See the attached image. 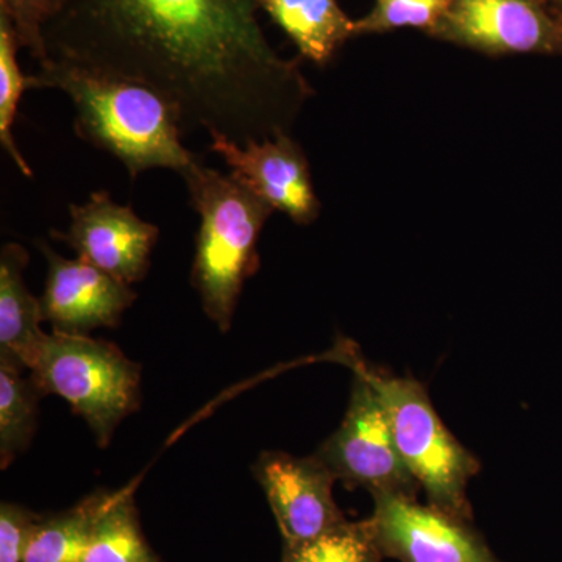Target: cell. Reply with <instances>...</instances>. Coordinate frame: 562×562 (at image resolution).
Returning <instances> with one entry per match:
<instances>
[{
  "label": "cell",
  "mask_w": 562,
  "mask_h": 562,
  "mask_svg": "<svg viewBox=\"0 0 562 562\" xmlns=\"http://www.w3.org/2000/svg\"><path fill=\"white\" fill-rule=\"evenodd\" d=\"M258 10V0H65L43 36L49 60L146 85L183 131L246 144L288 133L312 95Z\"/></svg>",
  "instance_id": "1"
},
{
  "label": "cell",
  "mask_w": 562,
  "mask_h": 562,
  "mask_svg": "<svg viewBox=\"0 0 562 562\" xmlns=\"http://www.w3.org/2000/svg\"><path fill=\"white\" fill-rule=\"evenodd\" d=\"M35 77L38 88L68 94L77 135L124 162L132 177L155 168L180 173L198 160L181 144L179 110L146 85L57 60L41 63Z\"/></svg>",
  "instance_id": "2"
},
{
  "label": "cell",
  "mask_w": 562,
  "mask_h": 562,
  "mask_svg": "<svg viewBox=\"0 0 562 562\" xmlns=\"http://www.w3.org/2000/svg\"><path fill=\"white\" fill-rule=\"evenodd\" d=\"M181 179L191 205L201 216L191 281L203 312L221 331H228L244 283L260 268L258 239L273 210L233 173L224 176L201 160Z\"/></svg>",
  "instance_id": "3"
},
{
  "label": "cell",
  "mask_w": 562,
  "mask_h": 562,
  "mask_svg": "<svg viewBox=\"0 0 562 562\" xmlns=\"http://www.w3.org/2000/svg\"><path fill=\"white\" fill-rule=\"evenodd\" d=\"M379 394L403 462L427 494L430 505L468 520L471 505L468 484L480 471V462L454 439L439 419L424 386L413 379L382 375L355 362Z\"/></svg>",
  "instance_id": "4"
},
{
  "label": "cell",
  "mask_w": 562,
  "mask_h": 562,
  "mask_svg": "<svg viewBox=\"0 0 562 562\" xmlns=\"http://www.w3.org/2000/svg\"><path fill=\"white\" fill-rule=\"evenodd\" d=\"M31 372L41 394L60 395L83 417L99 447L139 405V366L101 339L52 331Z\"/></svg>",
  "instance_id": "5"
},
{
  "label": "cell",
  "mask_w": 562,
  "mask_h": 562,
  "mask_svg": "<svg viewBox=\"0 0 562 562\" xmlns=\"http://www.w3.org/2000/svg\"><path fill=\"white\" fill-rule=\"evenodd\" d=\"M355 373L341 427L316 454L350 486L364 487L372 495L414 497L419 484L398 453L386 409L368 379L358 369Z\"/></svg>",
  "instance_id": "6"
},
{
  "label": "cell",
  "mask_w": 562,
  "mask_h": 562,
  "mask_svg": "<svg viewBox=\"0 0 562 562\" xmlns=\"http://www.w3.org/2000/svg\"><path fill=\"white\" fill-rule=\"evenodd\" d=\"M430 35L483 54L562 57V22L543 0H452Z\"/></svg>",
  "instance_id": "7"
},
{
  "label": "cell",
  "mask_w": 562,
  "mask_h": 562,
  "mask_svg": "<svg viewBox=\"0 0 562 562\" xmlns=\"http://www.w3.org/2000/svg\"><path fill=\"white\" fill-rule=\"evenodd\" d=\"M373 501L375 508L366 522L383 557L401 562H497L465 520L406 495L376 494Z\"/></svg>",
  "instance_id": "8"
},
{
  "label": "cell",
  "mask_w": 562,
  "mask_h": 562,
  "mask_svg": "<svg viewBox=\"0 0 562 562\" xmlns=\"http://www.w3.org/2000/svg\"><path fill=\"white\" fill-rule=\"evenodd\" d=\"M66 233L52 231L58 241L68 244L80 260L133 284L150 268V255L160 231L139 220L132 206L120 205L110 192L91 194L83 205H70Z\"/></svg>",
  "instance_id": "9"
},
{
  "label": "cell",
  "mask_w": 562,
  "mask_h": 562,
  "mask_svg": "<svg viewBox=\"0 0 562 562\" xmlns=\"http://www.w3.org/2000/svg\"><path fill=\"white\" fill-rule=\"evenodd\" d=\"M255 479L266 492L283 547L313 541L346 522L333 497L338 479L317 454L262 453L255 464Z\"/></svg>",
  "instance_id": "10"
},
{
  "label": "cell",
  "mask_w": 562,
  "mask_h": 562,
  "mask_svg": "<svg viewBox=\"0 0 562 562\" xmlns=\"http://www.w3.org/2000/svg\"><path fill=\"white\" fill-rule=\"evenodd\" d=\"M211 139L210 149L224 158L231 173L273 210L299 225L313 224L319 217L321 201L314 192L308 158L290 133L246 144L222 136Z\"/></svg>",
  "instance_id": "11"
},
{
  "label": "cell",
  "mask_w": 562,
  "mask_h": 562,
  "mask_svg": "<svg viewBox=\"0 0 562 562\" xmlns=\"http://www.w3.org/2000/svg\"><path fill=\"white\" fill-rule=\"evenodd\" d=\"M38 246L49 266L40 302L52 330L88 336L98 328L116 327L136 301L131 284L80 258H63L47 243L40 241Z\"/></svg>",
  "instance_id": "12"
},
{
  "label": "cell",
  "mask_w": 562,
  "mask_h": 562,
  "mask_svg": "<svg viewBox=\"0 0 562 562\" xmlns=\"http://www.w3.org/2000/svg\"><path fill=\"white\" fill-rule=\"evenodd\" d=\"M29 254L16 243L0 254V357L11 358L32 369L38 360L47 335L41 302L25 286L24 269Z\"/></svg>",
  "instance_id": "13"
},
{
  "label": "cell",
  "mask_w": 562,
  "mask_h": 562,
  "mask_svg": "<svg viewBox=\"0 0 562 562\" xmlns=\"http://www.w3.org/2000/svg\"><path fill=\"white\" fill-rule=\"evenodd\" d=\"M258 3L290 36L302 57L316 65H327L351 36H357L355 21L336 0H258Z\"/></svg>",
  "instance_id": "14"
},
{
  "label": "cell",
  "mask_w": 562,
  "mask_h": 562,
  "mask_svg": "<svg viewBox=\"0 0 562 562\" xmlns=\"http://www.w3.org/2000/svg\"><path fill=\"white\" fill-rule=\"evenodd\" d=\"M81 562H161L140 531L132 490L105 492Z\"/></svg>",
  "instance_id": "15"
},
{
  "label": "cell",
  "mask_w": 562,
  "mask_h": 562,
  "mask_svg": "<svg viewBox=\"0 0 562 562\" xmlns=\"http://www.w3.org/2000/svg\"><path fill=\"white\" fill-rule=\"evenodd\" d=\"M24 366L0 357V462L9 468L27 449L36 428L38 401L43 397Z\"/></svg>",
  "instance_id": "16"
},
{
  "label": "cell",
  "mask_w": 562,
  "mask_h": 562,
  "mask_svg": "<svg viewBox=\"0 0 562 562\" xmlns=\"http://www.w3.org/2000/svg\"><path fill=\"white\" fill-rule=\"evenodd\" d=\"M103 495L105 491L94 492L68 512L41 516L22 562L83 561Z\"/></svg>",
  "instance_id": "17"
},
{
  "label": "cell",
  "mask_w": 562,
  "mask_h": 562,
  "mask_svg": "<svg viewBox=\"0 0 562 562\" xmlns=\"http://www.w3.org/2000/svg\"><path fill=\"white\" fill-rule=\"evenodd\" d=\"M21 44L13 25L5 13L0 11V143L3 150L18 166L22 176L33 177V171L13 138V124L22 94L31 88H38L35 76H25L18 63L16 54Z\"/></svg>",
  "instance_id": "18"
},
{
  "label": "cell",
  "mask_w": 562,
  "mask_h": 562,
  "mask_svg": "<svg viewBox=\"0 0 562 562\" xmlns=\"http://www.w3.org/2000/svg\"><path fill=\"white\" fill-rule=\"evenodd\" d=\"M382 552L368 522H342L313 541L283 547L281 562H380Z\"/></svg>",
  "instance_id": "19"
},
{
  "label": "cell",
  "mask_w": 562,
  "mask_h": 562,
  "mask_svg": "<svg viewBox=\"0 0 562 562\" xmlns=\"http://www.w3.org/2000/svg\"><path fill=\"white\" fill-rule=\"evenodd\" d=\"M452 0H376L375 9L368 16L355 21V31L364 35L414 27L430 33Z\"/></svg>",
  "instance_id": "20"
},
{
  "label": "cell",
  "mask_w": 562,
  "mask_h": 562,
  "mask_svg": "<svg viewBox=\"0 0 562 562\" xmlns=\"http://www.w3.org/2000/svg\"><path fill=\"white\" fill-rule=\"evenodd\" d=\"M65 0H0V11L13 25L21 47L41 63L49 60L43 29L61 10Z\"/></svg>",
  "instance_id": "21"
},
{
  "label": "cell",
  "mask_w": 562,
  "mask_h": 562,
  "mask_svg": "<svg viewBox=\"0 0 562 562\" xmlns=\"http://www.w3.org/2000/svg\"><path fill=\"white\" fill-rule=\"evenodd\" d=\"M40 514L14 503L0 506V562H22Z\"/></svg>",
  "instance_id": "22"
},
{
  "label": "cell",
  "mask_w": 562,
  "mask_h": 562,
  "mask_svg": "<svg viewBox=\"0 0 562 562\" xmlns=\"http://www.w3.org/2000/svg\"><path fill=\"white\" fill-rule=\"evenodd\" d=\"M547 7L562 22V0H547Z\"/></svg>",
  "instance_id": "23"
},
{
  "label": "cell",
  "mask_w": 562,
  "mask_h": 562,
  "mask_svg": "<svg viewBox=\"0 0 562 562\" xmlns=\"http://www.w3.org/2000/svg\"><path fill=\"white\" fill-rule=\"evenodd\" d=\"M543 2H546V3H547V0H543Z\"/></svg>",
  "instance_id": "24"
}]
</instances>
